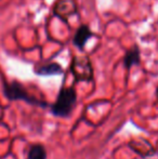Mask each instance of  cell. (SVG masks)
Instances as JSON below:
<instances>
[{
  "label": "cell",
  "mask_w": 158,
  "mask_h": 159,
  "mask_svg": "<svg viewBox=\"0 0 158 159\" xmlns=\"http://www.w3.org/2000/svg\"><path fill=\"white\" fill-rule=\"evenodd\" d=\"M77 103V93L73 87L63 88L60 90L56 101L51 105V111L56 117L66 118L72 115Z\"/></svg>",
  "instance_id": "cell-1"
},
{
  "label": "cell",
  "mask_w": 158,
  "mask_h": 159,
  "mask_svg": "<svg viewBox=\"0 0 158 159\" xmlns=\"http://www.w3.org/2000/svg\"><path fill=\"white\" fill-rule=\"evenodd\" d=\"M3 94L10 101H24L30 105H38L41 107L48 105L43 101L30 95L28 91L24 88L23 84L16 80L12 82H3Z\"/></svg>",
  "instance_id": "cell-2"
},
{
  "label": "cell",
  "mask_w": 158,
  "mask_h": 159,
  "mask_svg": "<svg viewBox=\"0 0 158 159\" xmlns=\"http://www.w3.org/2000/svg\"><path fill=\"white\" fill-rule=\"evenodd\" d=\"M70 70L76 82H91L93 80V67L90 59L87 55L74 57L70 66Z\"/></svg>",
  "instance_id": "cell-3"
},
{
  "label": "cell",
  "mask_w": 158,
  "mask_h": 159,
  "mask_svg": "<svg viewBox=\"0 0 158 159\" xmlns=\"http://www.w3.org/2000/svg\"><path fill=\"white\" fill-rule=\"evenodd\" d=\"M78 13L76 0H56L53 6V14L59 17L65 24L68 23V19Z\"/></svg>",
  "instance_id": "cell-4"
},
{
  "label": "cell",
  "mask_w": 158,
  "mask_h": 159,
  "mask_svg": "<svg viewBox=\"0 0 158 159\" xmlns=\"http://www.w3.org/2000/svg\"><path fill=\"white\" fill-rule=\"evenodd\" d=\"M93 36H94V33L91 30L90 26L87 24H82L77 28L76 33L73 37V44L76 48H78L80 51H82L89 39H91Z\"/></svg>",
  "instance_id": "cell-5"
},
{
  "label": "cell",
  "mask_w": 158,
  "mask_h": 159,
  "mask_svg": "<svg viewBox=\"0 0 158 159\" xmlns=\"http://www.w3.org/2000/svg\"><path fill=\"white\" fill-rule=\"evenodd\" d=\"M129 147L142 157H148V156H153L155 154V149L152 146V144L144 139H135V140L130 141Z\"/></svg>",
  "instance_id": "cell-6"
},
{
  "label": "cell",
  "mask_w": 158,
  "mask_h": 159,
  "mask_svg": "<svg viewBox=\"0 0 158 159\" xmlns=\"http://www.w3.org/2000/svg\"><path fill=\"white\" fill-rule=\"evenodd\" d=\"M141 63V51L138 44H134L132 48L126 51L124 57V66L127 70H130L131 67Z\"/></svg>",
  "instance_id": "cell-7"
},
{
  "label": "cell",
  "mask_w": 158,
  "mask_h": 159,
  "mask_svg": "<svg viewBox=\"0 0 158 159\" xmlns=\"http://www.w3.org/2000/svg\"><path fill=\"white\" fill-rule=\"evenodd\" d=\"M35 73L39 76H56V75L63 74L64 70H63V67L59 63L51 62V63L43 64V65H40V66L36 67Z\"/></svg>",
  "instance_id": "cell-8"
},
{
  "label": "cell",
  "mask_w": 158,
  "mask_h": 159,
  "mask_svg": "<svg viewBox=\"0 0 158 159\" xmlns=\"http://www.w3.org/2000/svg\"><path fill=\"white\" fill-rule=\"evenodd\" d=\"M26 159H47V152L43 145L33 144L27 152Z\"/></svg>",
  "instance_id": "cell-9"
},
{
  "label": "cell",
  "mask_w": 158,
  "mask_h": 159,
  "mask_svg": "<svg viewBox=\"0 0 158 159\" xmlns=\"http://www.w3.org/2000/svg\"><path fill=\"white\" fill-rule=\"evenodd\" d=\"M156 96H157V98H158V87H157V89H156Z\"/></svg>",
  "instance_id": "cell-10"
}]
</instances>
